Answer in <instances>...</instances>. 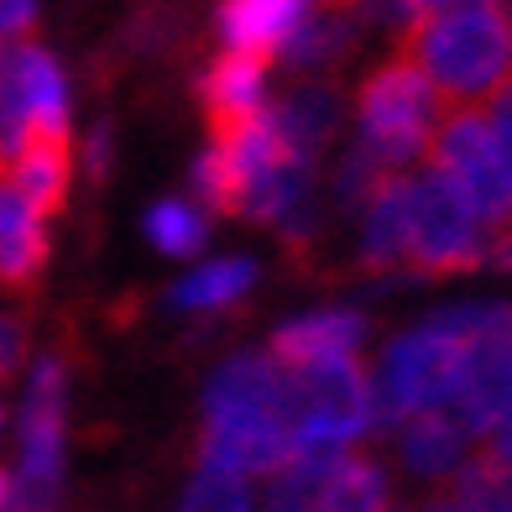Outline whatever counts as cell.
Instances as JSON below:
<instances>
[{"instance_id": "cell-22", "label": "cell", "mask_w": 512, "mask_h": 512, "mask_svg": "<svg viewBox=\"0 0 512 512\" xmlns=\"http://www.w3.org/2000/svg\"><path fill=\"white\" fill-rule=\"evenodd\" d=\"M450 502L460 512H512V471L492 465L486 455L465 460L450 476Z\"/></svg>"}, {"instance_id": "cell-27", "label": "cell", "mask_w": 512, "mask_h": 512, "mask_svg": "<svg viewBox=\"0 0 512 512\" xmlns=\"http://www.w3.org/2000/svg\"><path fill=\"white\" fill-rule=\"evenodd\" d=\"M84 162H89V173H95V178L110 173V162H115V131H110V126H95V131H89Z\"/></svg>"}, {"instance_id": "cell-7", "label": "cell", "mask_w": 512, "mask_h": 512, "mask_svg": "<svg viewBox=\"0 0 512 512\" xmlns=\"http://www.w3.org/2000/svg\"><path fill=\"white\" fill-rule=\"evenodd\" d=\"M293 460L288 424L267 408H204L199 429V465L230 476H277Z\"/></svg>"}, {"instance_id": "cell-13", "label": "cell", "mask_w": 512, "mask_h": 512, "mask_svg": "<svg viewBox=\"0 0 512 512\" xmlns=\"http://www.w3.org/2000/svg\"><path fill=\"white\" fill-rule=\"evenodd\" d=\"M267 126L277 136V147L293 162H314V152L330 142V131L340 126V100H335L330 84H304V89H293L283 105L267 110Z\"/></svg>"}, {"instance_id": "cell-15", "label": "cell", "mask_w": 512, "mask_h": 512, "mask_svg": "<svg viewBox=\"0 0 512 512\" xmlns=\"http://www.w3.org/2000/svg\"><path fill=\"white\" fill-rule=\"evenodd\" d=\"M204 408H267V413L283 418V366L267 351L230 356L215 371V382H209Z\"/></svg>"}, {"instance_id": "cell-30", "label": "cell", "mask_w": 512, "mask_h": 512, "mask_svg": "<svg viewBox=\"0 0 512 512\" xmlns=\"http://www.w3.org/2000/svg\"><path fill=\"white\" fill-rule=\"evenodd\" d=\"M0 512H11V476L0 471Z\"/></svg>"}, {"instance_id": "cell-19", "label": "cell", "mask_w": 512, "mask_h": 512, "mask_svg": "<svg viewBox=\"0 0 512 512\" xmlns=\"http://www.w3.org/2000/svg\"><path fill=\"white\" fill-rule=\"evenodd\" d=\"M251 283H256L251 256H220V262H204L199 272H189L168 298L178 309H225V304H236V298H246Z\"/></svg>"}, {"instance_id": "cell-3", "label": "cell", "mask_w": 512, "mask_h": 512, "mask_svg": "<svg viewBox=\"0 0 512 512\" xmlns=\"http://www.w3.org/2000/svg\"><path fill=\"white\" fill-rule=\"evenodd\" d=\"M465 382V340L450 324L429 319L424 330L387 345L371 382V424H403L418 413H445Z\"/></svg>"}, {"instance_id": "cell-20", "label": "cell", "mask_w": 512, "mask_h": 512, "mask_svg": "<svg viewBox=\"0 0 512 512\" xmlns=\"http://www.w3.org/2000/svg\"><path fill=\"white\" fill-rule=\"evenodd\" d=\"M356 21L345 16V11H309L304 21H298V32L288 37V48L283 58L293 68H319V63H335L351 53V42H356Z\"/></svg>"}, {"instance_id": "cell-32", "label": "cell", "mask_w": 512, "mask_h": 512, "mask_svg": "<svg viewBox=\"0 0 512 512\" xmlns=\"http://www.w3.org/2000/svg\"><path fill=\"white\" fill-rule=\"evenodd\" d=\"M267 512H293V507H277V502H272V507H267Z\"/></svg>"}, {"instance_id": "cell-23", "label": "cell", "mask_w": 512, "mask_h": 512, "mask_svg": "<svg viewBox=\"0 0 512 512\" xmlns=\"http://www.w3.org/2000/svg\"><path fill=\"white\" fill-rule=\"evenodd\" d=\"M178 512H256V492H251V481H241V476L199 465L189 492L178 497Z\"/></svg>"}, {"instance_id": "cell-18", "label": "cell", "mask_w": 512, "mask_h": 512, "mask_svg": "<svg viewBox=\"0 0 512 512\" xmlns=\"http://www.w3.org/2000/svg\"><path fill=\"white\" fill-rule=\"evenodd\" d=\"M387 507H392V486L382 476V465L345 450L330 471H324L309 512H387Z\"/></svg>"}, {"instance_id": "cell-24", "label": "cell", "mask_w": 512, "mask_h": 512, "mask_svg": "<svg viewBox=\"0 0 512 512\" xmlns=\"http://www.w3.org/2000/svg\"><path fill=\"white\" fill-rule=\"evenodd\" d=\"M345 16L356 21V27H377V32H392V37H408L418 21H424V11H418V0H351L345 6Z\"/></svg>"}, {"instance_id": "cell-16", "label": "cell", "mask_w": 512, "mask_h": 512, "mask_svg": "<svg viewBox=\"0 0 512 512\" xmlns=\"http://www.w3.org/2000/svg\"><path fill=\"white\" fill-rule=\"evenodd\" d=\"M361 256L366 267L408 262V178H387L361 209Z\"/></svg>"}, {"instance_id": "cell-2", "label": "cell", "mask_w": 512, "mask_h": 512, "mask_svg": "<svg viewBox=\"0 0 512 512\" xmlns=\"http://www.w3.org/2000/svg\"><path fill=\"white\" fill-rule=\"evenodd\" d=\"M283 424L293 455H335L371 429V382L345 361L283 366Z\"/></svg>"}, {"instance_id": "cell-14", "label": "cell", "mask_w": 512, "mask_h": 512, "mask_svg": "<svg viewBox=\"0 0 512 512\" xmlns=\"http://www.w3.org/2000/svg\"><path fill=\"white\" fill-rule=\"evenodd\" d=\"M48 267V230L42 215L0 178V283L6 288H32Z\"/></svg>"}, {"instance_id": "cell-25", "label": "cell", "mask_w": 512, "mask_h": 512, "mask_svg": "<svg viewBox=\"0 0 512 512\" xmlns=\"http://www.w3.org/2000/svg\"><path fill=\"white\" fill-rule=\"evenodd\" d=\"M21 356H27V324H21L16 314H0V382L16 377Z\"/></svg>"}, {"instance_id": "cell-31", "label": "cell", "mask_w": 512, "mask_h": 512, "mask_svg": "<svg viewBox=\"0 0 512 512\" xmlns=\"http://www.w3.org/2000/svg\"><path fill=\"white\" fill-rule=\"evenodd\" d=\"M319 6H340V11H345V6H351V0H319Z\"/></svg>"}, {"instance_id": "cell-17", "label": "cell", "mask_w": 512, "mask_h": 512, "mask_svg": "<svg viewBox=\"0 0 512 512\" xmlns=\"http://www.w3.org/2000/svg\"><path fill=\"white\" fill-rule=\"evenodd\" d=\"M6 173H11L6 183L37 215H58L68 199V178H74V157H68V142H27Z\"/></svg>"}, {"instance_id": "cell-8", "label": "cell", "mask_w": 512, "mask_h": 512, "mask_svg": "<svg viewBox=\"0 0 512 512\" xmlns=\"http://www.w3.org/2000/svg\"><path fill=\"white\" fill-rule=\"evenodd\" d=\"M199 105L209 115V131L256 121L267 110V63L246 53H220L199 74Z\"/></svg>"}, {"instance_id": "cell-21", "label": "cell", "mask_w": 512, "mask_h": 512, "mask_svg": "<svg viewBox=\"0 0 512 512\" xmlns=\"http://www.w3.org/2000/svg\"><path fill=\"white\" fill-rule=\"evenodd\" d=\"M147 241L162 256H194L209 241V220L199 215L189 199H157L152 215H147Z\"/></svg>"}, {"instance_id": "cell-10", "label": "cell", "mask_w": 512, "mask_h": 512, "mask_svg": "<svg viewBox=\"0 0 512 512\" xmlns=\"http://www.w3.org/2000/svg\"><path fill=\"white\" fill-rule=\"evenodd\" d=\"M366 340V319L356 309H314L304 319H288L272 335L277 366H314V361H345Z\"/></svg>"}, {"instance_id": "cell-12", "label": "cell", "mask_w": 512, "mask_h": 512, "mask_svg": "<svg viewBox=\"0 0 512 512\" xmlns=\"http://www.w3.org/2000/svg\"><path fill=\"white\" fill-rule=\"evenodd\" d=\"M465 450H471V434L455 413H418L398 429V460L418 481H450L465 465Z\"/></svg>"}, {"instance_id": "cell-28", "label": "cell", "mask_w": 512, "mask_h": 512, "mask_svg": "<svg viewBox=\"0 0 512 512\" xmlns=\"http://www.w3.org/2000/svg\"><path fill=\"white\" fill-rule=\"evenodd\" d=\"M497 0H418V11H424V21L429 16H460V11H492Z\"/></svg>"}, {"instance_id": "cell-26", "label": "cell", "mask_w": 512, "mask_h": 512, "mask_svg": "<svg viewBox=\"0 0 512 512\" xmlns=\"http://www.w3.org/2000/svg\"><path fill=\"white\" fill-rule=\"evenodd\" d=\"M32 21H37V0H0V48L27 37Z\"/></svg>"}, {"instance_id": "cell-9", "label": "cell", "mask_w": 512, "mask_h": 512, "mask_svg": "<svg viewBox=\"0 0 512 512\" xmlns=\"http://www.w3.org/2000/svg\"><path fill=\"white\" fill-rule=\"evenodd\" d=\"M309 11H314V0H220L215 27H220L230 53L267 63V53L288 48V37L298 32V21Z\"/></svg>"}, {"instance_id": "cell-11", "label": "cell", "mask_w": 512, "mask_h": 512, "mask_svg": "<svg viewBox=\"0 0 512 512\" xmlns=\"http://www.w3.org/2000/svg\"><path fill=\"white\" fill-rule=\"evenodd\" d=\"M11 68H16L21 100H27L32 142H68V84L53 53L21 42V48H11Z\"/></svg>"}, {"instance_id": "cell-29", "label": "cell", "mask_w": 512, "mask_h": 512, "mask_svg": "<svg viewBox=\"0 0 512 512\" xmlns=\"http://www.w3.org/2000/svg\"><path fill=\"white\" fill-rule=\"evenodd\" d=\"M418 512H460L450 497H434V502H424V507H418Z\"/></svg>"}, {"instance_id": "cell-5", "label": "cell", "mask_w": 512, "mask_h": 512, "mask_svg": "<svg viewBox=\"0 0 512 512\" xmlns=\"http://www.w3.org/2000/svg\"><path fill=\"white\" fill-rule=\"evenodd\" d=\"M424 157L434 162L429 173L465 204V215L476 225L512 230V183L481 110H445Z\"/></svg>"}, {"instance_id": "cell-1", "label": "cell", "mask_w": 512, "mask_h": 512, "mask_svg": "<svg viewBox=\"0 0 512 512\" xmlns=\"http://www.w3.org/2000/svg\"><path fill=\"white\" fill-rule=\"evenodd\" d=\"M403 58L434 84L445 110H471L492 100L512 74V21L492 11L429 16L403 37Z\"/></svg>"}, {"instance_id": "cell-4", "label": "cell", "mask_w": 512, "mask_h": 512, "mask_svg": "<svg viewBox=\"0 0 512 512\" xmlns=\"http://www.w3.org/2000/svg\"><path fill=\"white\" fill-rule=\"evenodd\" d=\"M445 115V100L434 84L398 53L392 63L371 68L361 95H356V121H361V147L382 162L387 173H403L408 162L429 152V136Z\"/></svg>"}, {"instance_id": "cell-6", "label": "cell", "mask_w": 512, "mask_h": 512, "mask_svg": "<svg viewBox=\"0 0 512 512\" xmlns=\"http://www.w3.org/2000/svg\"><path fill=\"white\" fill-rule=\"evenodd\" d=\"M486 256L481 225L434 173L408 178V262L418 272H465Z\"/></svg>"}]
</instances>
